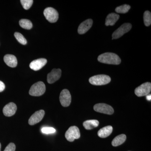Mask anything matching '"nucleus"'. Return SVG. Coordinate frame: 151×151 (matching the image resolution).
Returning <instances> with one entry per match:
<instances>
[{"instance_id":"obj_1","label":"nucleus","mask_w":151,"mask_h":151,"mask_svg":"<svg viewBox=\"0 0 151 151\" xmlns=\"http://www.w3.org/2000/svg\"><path fill=\"white\" fill-rule=\"evenodd\" d=\"M98 60L102 63L113 65H119L121 63L119 55L112 52H106L98 56Z\"/></svg>"},{"instance_id":"obj_2","label":"nucleus","mask_w":151,"mask_h":151,"mask_svg":"<svg viewBox=\"0 0 151 151\" xmlns=\"http://www.w3.org/2000/svg\"><path fill=\"white\" fill-rule=\"evenodd\" d=\"M111 81V78L110 76L103 74L94 76L89 79L90 84L96 86L105 85L110 83Z\"/></svg>"},{"instance_id":"obj_3","label":"nucleus","mask_w":151,"mask_h":151,"mask_svg":"<svg viewBox=\"0 0 151 151\" xmlns=\"http://www.w3.org/2000/svg\"><path fill=\"white\" fill-rule=\"evenodd\" d=\"M46 90L45 84L42 81H39L32 85L29 91L30 95L40 96L44 94Z\"/></svg>"},{"instance_id":"obj_4","label":"nucleus","mask_w":151,"mask_h":151,"mask_svg":"<svg viewBox=\"0 0 151 151\" xmlns=\"http://www.w3.org/2000/svg\"><path fill=\"white\" fill-rule=\"evenodd\" d=\"M80 133L78 127L76 126L70 127L65 132V137L69 142H73L76 139L80 138Z\"/></svg>"},{"instance_id":"obj_5","label":"nucleus","mask_w":151,"mask_h":151,"mask_svg":"<svg viewBox=\"0 0 151 151\" xmlns=\"http://www.w3.org/2000/svg\"><path fill=\"white\" fill-rule=\"evenodd\" d=\"M43 13L46 19L50 22L55 23L58 20V12L53 8H47L44 11Z\"/></svg>"},{"instance_id":"obj_6","label":"nucleus","mask_w":151,"mask_h":151,"mask_svg":"<svg viewBox=\"0 0 151 151\" xmlns=\"http://www.w3.org/2000/svg\"><path fill=\"white\" fill-rule=\"evenodd\" d=\"M151 91V83L146 82L136 88L135 90V94L138 97H143L148 95Z\"/></svg>"},{"instance_id":"obj_7","label":"nucleus","mask_w":151,"mask_h":151,"mask_svg":"<svg viewBox=\"0 0 151 151\" xmlns=\"http://www.w3.org/2000/svg\"><path fill=\"white\" fill-rule=\"evenodd\" d=\"M132 28V25L130 23H125L116 30L112 35L113 39H117L121 37L126 33L129 31Z\"/></svg>"},{"instance_id":"obj_8","label":"nucleus","mask_w":151,"mask_h":151,"mask_svg":"<svg viewBox=\"0 0 151 151\" xmlns=\"http://www.w3.org/2000/svg\"><path fill=\"white\" fill-rule=\"evenodd\" d=\"M94 111L99 113L112 115L114 113L113 108L110 105L104 103H99L94 106Z\"/></svg>"},{"instance_id":"obj_9","label":"nucleus","mask_w":151,"mask_h":151,"mask_svg":"<svg viewBox=\"0 0 151 151\" xmlns=\"http://www.w3.org/2000/svg\"><path fill=\"white\" fill-rule=\"evenodd\" d=\"M60 101L63 107H67L70 105L71 97L70 92L67 89H63L60 95Z\"/></svg>"},{"instance_id":"obj_10","label":"nucleus","mask_w":151,"mask_h":151,"mask_svg":"<svg viewBox=\"0 0 151 151\" xmlns=\"http://www.w3.org/2000/svg\"><path fill=\"white\" fill-rule=\"evenodd\" d=\"M45 114V111L42 110L36 111L29 118V124L30 125H34L37 124L43 119Z\"/></svg>"},{"instance_id":"obj_11","label":"nucleus","mask_w":151,"mask_h":151,"mask_svg":"<svg viewBox=\"0 0 151 151\" xmlns=\"http://www.w3.org/2000/svg\"><path fill=\"white\" fill-rule=\"evenodd\" d=\"M61 75V70L60 69H52L47 76V81L49 84H52L58 80Z\"/></svg>"},{"instance_id":"obj_12","label":"nucleus","mask_w":151,"mask_h":151,"mask_svg":"<svg viewBox=\"0 0 151 151\" xmlns=\"http://www.w3.org/2000/svg\"><path fill=\"white\" fill-rule=\"evenodd\" d=\"M17 110L16 105L13 103H10L3 108V113L7 117H10L15 114Z\"/></svg>"},{"instance_id":"obj_13","label":"nucleus","mask_w":151,"mask_h":151,"mask_svg":"<svg viewBox=\"0 0 151 151\" xmlns=\"http://www.w3.org/2000/svg\"><path fill=\"white\" fill-rule=\"evenodd\" d=\"M93 24V21L91 19H88L82 22L78 27V32L79 34H84L87 32Z\"/></svg>"},{"instance_id":"obj_14","label":"nucleus","mask_w":151,"mask_h":151,"mask_svg":"<svg viewBox=\"0 0 151 151\" xmlns=\"http://www.w3.org/2000/svg\"><path fill=\"white\" fill-rule=\"evenodd\" d=\"M47 63V60L45 58H40L35 60L30 63L29 67L32 70H40Z\"/></svg>"},{"instance_id":"obj_15","label":"nucleus","mask_w":151,"mask_h":151,"mask_svg":"<svg viewBox=\"0 0 151 151\" xmlns=\"http://www.w3.org/2000/svg\"><path fill=\"white\" fill-rule=\"evenodd\" d=\"M4 61L9 67L14 68L17 65V60L16 57L13 55H6L4 57Z\"/></svg>"},{"instance_id":"obj_16","label":"nucleus","mask_w":151,"mask_h":151,"mask_svg":"<svg viewBox=\"0 0 151 151\" xmlns=\"http://www.w3.org/2000/svg\"><path fill=\"white\" fill-rule=\"evenodd\" d=\"M120 16L115 13L109 14L107 16L105 20V25L108 26H113L116 24L117 21L119 20Z\"/></svg>"},{"instance_id":"obj_17","label":"nucleus","mask_w":151,"mask_h":151,"mask_svg":"<svg viewBox=\"0 0 151 151\" xmlns=\"http://www.w3.org/2000/svg\"><path fill=\"white\" fill-rule=\"evenodd\" d=\"M113 128L111 126L103 127L98 132V135L100 138H105L110 136L113 132Z\"/></svg>"},{"instance_id":"obj_18","label":"nucleus","mask_w":151,"mask_h":151,"mask_svg":"<svg viewBox=\"0 0 151 151\" xmlns=\"http://www.w3.org/2000/svg\"><path fill=\"white\" fill-rule=\"evenodd\" d=\"M99 124V122L97 120H87L83 123V126L86 129L91 130L98 127Z\"/></svg>"},{"instance_id":"obj_19","label":"nucleus","mask_w":151,"mask_h":151,"mask_svg":"<svg viewBox=\"0 0 151 151\" xmlns=\"http://www.w3.org/2000/svg\"><path fill=\"white\" fill-rule=\"evenodd\" d=\"M126 139H127V137L126 135L124 134L119 135L113 139L112 142V145L113 147H117L120 145L125 142Z\"/></svg>"},{"instance_id":"obj_20","label":"nucleus","mask_w":151,"mask_h":151,"mask_svg":"<svg viewBox=\"0 0 151 151\" xmlns=\"http://www.w3.org/2000/svg\"><path fill=\"white\" fill-rule=\"evenodd\" d=\"M20 26L22 28L30 29L32 27V24L30 21L27 19H22L19 22Z\"/></svg>"},{"instance_id":"obj_21","label":"nucleus","mask_w":151,"mask_h":151,"mask_svg":"<svg viewBox=\"0 0 151 151\" xmlns=\"http://www.w3.org/2000/svg\"><path fill=\"white\" fill-rule=\"evenodd\" d=\"M130 8H131V6L129 5L124 4L117 7L115 9V11L116 12L118 13L125 14L129 12Z\"/></svg>"},{"instance_id":"obj_22","label":"nucleus","mask_w":151,"mask_h":151,"mask_svg":"<svg viewBox=\"0 0 151 151\" xmlns=\"http://www.w3.org/2000/svg\"><path fill=\"white\" fill-rule=\"evenodd\" d=\"M144 23L146 26H150L151 24V12L148 11H146L144 14Z\"/></svg>"},{"instance_id":"obj_23","label":"nucleus","mask_w":151,"mask_h":151,"mask_svg":"<svg viewBox=\"0 0 151 151\" xmlns=\"http://www.w3.org/2000/svg\"><path fill=\"white\" fill-rule=\"evenodd\" d=\"M14 36L18 41L23 45H25L27 43V41L26 39L25 38L23 35L20 33L18 32L15 33Z\"/></svg>"},{"instance_id":"obj_24","label":"nucleus","mask_w":151,"mask_h":151,"mask_svg":"<svg viewBox=\"0 0 151 151\" xmlns=\"http://www.w3.org/2000/svg\"><path fill=\"white\" fill-rule=\"evenodd\" d=\"M24 9L28 10L32 6L33 1L32 0H21L20 1Z\"/></svg>"},{"instance_id":"obj_25","label":"nucleus","mask_w":151,"mask_h":151,"mask_svg":"<svg viewBox=\"0 0 151 151\" xmlns=\"http://www.w3.org/2000/svg\"><path fill=\"white\" fill-rule=\"evenodd\" d=\"M41 131L43 134H50L55 133L56 130L52 127H44L42 129Z\"/></svg>"},{"instance_id":"obj_26","label":"nucleus","mask_w":151,"mask_h":151,"mask_svg":"<svg viewBox=\"0 0 151 151\" xmlns=\"http://www.w3.org/2000/svg\"><path fill=\"white\" fill-rule=\"evenodd\" d=\"M15 145L14 143H11L6 147L4 151H15Z\"/></svg>"},{"instance_id":"obj_27","label":"nucleus","mask_w":151,"mask_h":151,"mask_svg":"<svg viewBox=\"0 0 151 151\" xmlns=\"http://www.w3.org/2000/svg\"><path fill=\"white\" fill-rule=\"evenodd\" d=\"M5 88V85L2 81H0V92H3Z\"/></svg>"},{"instance_id":"obj_28","label":"nucleus","mask_w":151,"mask_h":151,"mask_svg":"<svg viewBox=\"0 0 151 151\" xmlns=\"http://www.w3.org/2000/svg\"><path fill=\"white\" fill-rule=\"evenodd\" d=\"M147 97H146V98H147V100H149V101H150L151 99V94H148V95H147Z\"/></svg>"},{"instance_id":"obj_29","label":"nucleus","mask_w":151,"mask_h":151,"mask_svg":"<svg viewBox=\"0 0 151 151\" xmlns=\"http://www.w3.org/2000/svg\"><path fill=\"white\" fill-rule=\"evenodd\" d=\"M1 150V143H0V151Z\"/></svg>"}]
</instances>
